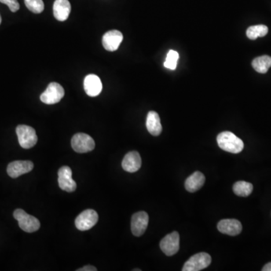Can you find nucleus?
Listing matches in <instances>:
<instances>
[{
	"label": "nucleus",
	"instance_id": "nucleus-1",
	"mask_svg": "<svg viewBox=\"0 0 271 271\" xmlns=\"http://www.w3.org/2000/svg\"><path fill=\"white\" fill-rule=\"evenodd\" d=\"M217 143L220 148L230 153H240L244 148L243 140L229 131L219 133L217 137Z\"/></svg>",
	"mask_w": 271,
	"mask_h": 271
},
{
	"label": "nucleus",
	"instance_id": "nucleus-2",
	"mask_svg": "<svg viewBox=\"0 0 271 271\" xmlns=\"http://www.w3.org/2000/svg\"><path fill=\"white\" fill-rule=\"evenodd\" d=\"M14 218L18 221L19 227L27 233H33L40 228V222L38 218L27 214L21 209H18L14 212Z\"/></svg>",
	"mask_w": 271,
	"mask_h": 271
},
{
	"label": "nucleus",
	"instance_id": "nucleus-3",
	"mask_svg": "<svg viewBox=\"0 0 271 271\" xmlns=\"http://www.w3.org/2000/svg\"><path fill=\"white\" fill-rule=\"evenodd\" d=\"M16 133L20 146L25 149L33 148L38 141L36 130L27 125H18L16 128Z\"/></svg>",
	"mask_w": 271,
	"mask_h": 271
},
{
	"label": "nucleus",
	"instance_id": "nucleus-4",
	"mask_svg": "<svg viewBox=\"0 0 271 271\" xmlns=\"http://www.w3.org/2000/svg\"><path fill=\"white\" fill-rule=\"evenodd\" d=\"M64 89L60 84L52 82L47 87L46 90L41 94L40 100L48 105L59 103L64 96Z\"/></svg>",
	"mask_w": 271,
	"mask_h": 271
},
{
	"label": "nucleus",
	"instance_id": "nucleus-5",
	"mask_svg": "<svg viewBox=\"0 0 271 271\" xmlns=\"http://www.w3.org/2000/svg\"><path fill=\"white\" fill-rule=\"evenodd\" d=\"M72 148L78 153H87L95 148L94 140L86 133H78L74 135L71 140Z\"/></svg>",
	"mask_w": 271,
	"mask_h": 271
},
{
	"label": "nucleus",
	"instance_id": "nucleus-6",
	"mask_svg": "<svg viewBox=\"0 0 271 271\" xmlns=\"http://www.w3.org/2000/svg\"><path fill=\"white\" fill-rule=\"evenodd\" d=\"M212 258L208 253H200L191 256L183 266L182 271H199L210 266Z\"/></svg>",
	"mask_w": 271,
	"mask_h": 271
},
{
	"label": "nucleus",
	"instance_id": "nucleus-7",
	"mask_svg": "<svg viewBox=\"0 0 271 271\" xmlns=\"http://www.w3.org/2000/svg\"><path fill=\"white\" fill-rule=\"evenodd\" d=\"M98 218V214L95 210H85L75 218V227L79 231H89L97 224Z\"/></svg>",
	"mask_w": 271,
	"mask_h": 271
},
{
	"label": "nucleus",
	"instance_id": "nucleus-8",
	"mask_svg": "<svg viewBox=\"0 0 271 271\" xmlns=\"http://www.w3.org/2000/svg\"><path fill=\"white\" fill-rule=\"evenodd\" d=\"M180 235L177 231H173L162 239L160 243L161 250L167 256L177 254L180 250Z\"/></svg>",
	"mask_w": 271,
	"mask_h": 271
},
{
	"label": "nucleus",
	"instance_id": "nucleus-9",
	"mask_svg": "<svg viewBox=\"0 0 271 271\" xmlns=\"http://www.w3.org/2000/svg\"><path fill=\"white\" fill-rule=\"evenodd\" d=\"M59 187L67 192H73L76 189V183L72 180V173L70 167L62 166L58 171Z\"/></svg>",
	"mask_w": 271,
	"mask_h": 271
},
{
	"label": "nucleus",
	"instance_id": "nucleus-10",
	"mask_svg": "<svg viewBox=\"0 0 271 271\" xmlns=\"http://www.w3.org/2000/svg\"><path fill=\"white\" fill-rule=\"evenodd\" d=\"M148 215L145 212H138L131 218V231L134 236H140L145 233L148 225Z\"/></svg>",
	"mask_w": 271,
	"mask_h": 271
},
{
	"label": "nucleus",
	"instance_id": "nucleus-11",
	"mask_svg": "<svg viewBox=\"0 0 271 271\" xmlns=\"http://www.w3.org/2000/svg\"><path fill=\"white\" fill-rule=\"evenodd\" d=\"M34 167V163L30 161H16L8 165L7 173L12 178H18L21 175L30 173Z\"/></svg>",
	"mask_w": 271,
	"mask_h": 271
},
{
	"label": "nucleus",
	"instance_id": "nucleus-12",
	"mask_svg": "<svg viewBox=\"0 0 271 271\" xmlns=\"http://www.w3.org/2000/svg\"><path fill=\"white\" fill-rule=\"evenodd\" d=\"M123 40V35L118 30H110L107 32L103 37V45L106 50L115 52L120 46Z\"/></svg>",
	"mask_w": 271,
	"mask_h": 271
},
{
	"label": "nucleus",
	"instance_id": "nucleus-13",
	"mask_svg": "<svg viewBox=\"0 0 271 271\" xmlns=\"http://www.w3.org/2000/svg\"><path fill=\"white\" fill-rule=\"evenodd\" d=\"M84 89L87 94L90 97H97L103 90V85L100 78L93 74L87 75L84 80Z\"/></svg>",
	"mask_w": 271,
	"mask_h": 271
},
{
	"label": "nucleus",
	"instance_id": "nucleus-14",
	"mask_svg": "<svg viewBox=\"0 0 271 271\" xmlns=\"http://www.w3.org/2000/svg\"><path fill=\"white\" fill-rule=\"evenodd\" d=\"M217 227L221 233L230 235V236H236V235H240L243 229L241 223L236 219L221 220L218 223Z\"/></svg>",
	"mask_w": 271,
	"mask_h": 271
},
{
	"label": "nucleus",
	"instance_id": "nucleus-15",
	"mask_svg": "<svg viewBox=\"0 0 271 271\" xmlns=\"http://www.w3.org/2000/svg\"><path fill=\"white\" fill-rule=\"evenodd\" d=\"M122 167L128 173H135L141 167L142 160L140 154L137 151H130L126 154L122 161Z\"/></svg>",
	"mask_w": 271,
	"mask_h": 271
},
{
	"label": "nucleus",
	"instance_id": "nucleus-16",
	"mask_svg": "<svg viewBox=\"0 0 271 271\" xmlns=\"http://www.w3.org/2000/svg\"><path fill=\"white\" fill-rule=\"evenodd\" d=\"M53 12L55 18L59 21H65L71 12V5L69 0H55Z\"/></svg>",
	"mask_w": 271,
	"mask_h": 271
},
{
	"label": "nucleus",
	"instance_id": "nucleus-17",
	"mask_svg": "<svg viewBox=\"0 0 271 271\" xmlns=\"http://www.w3.org/2000/svg\"><path fill=\"white\" fill-rule=\"evenodd\" d=\"M146 127L152 136H159L162 132L160 117L156 111H150L147 115Z\"/></svg>",
	"mask_w": 271,
	"mask_h": 271
},
{
	"label": "nucleus",
	"instance_id": "nucleus-18",
	"mask_svg": "<svg viewBox=\"0 0 271 271\" xmlns=\"http://www.w3.org/2000/svg\"><path fill=\"white\" fill-rule=\"evenodd\" d=\"M205 177L203 173L197 171L191 174L185 180V186L189 192H195L200 189L205 183Z\"/></svg>",
	"mask_w": 271,
	"mask_h": 271
},
{
	"label": "nucleus",
	"instance_id": "nucleus-19",
	"mask_svg": "<svg viewBox=\"0 0 271 271\" xmlns=\"http://www.w3.org/2000/svg\"><path fill=\"white\" fill-rule=\"evenodd\" d=\"M253 68L259 73L265 74L271 67V57L268 55H263L256 57L252 63Z\"/></svg>",
	"mask_w": 271,
	"mask_h": 271
},
{
	"label": "nucleus",
	"instance_id": "nucleus-20",
	"mask_svg": "<svg viewBox=\"0 0 271 271\" xmlns=\"http://www.w3.org/2000/svg\"><path fill=\"white\" fill-rule=\"evenodd\" d=\"M253 190V185L247 181H237L233 186V191L235 195L240 197H248L251 195Z\"/></svg>",
	"mask_w": 271,
	"mask_h": 271
},
{
	"label": "nucleus",
	"instance_id": "nucleus-21",
	"mask_svg": "<svg viewBox=\"0 0 271 271\" xmlns=\"http://www.w3.org/2000/svg\"><path fill=\"white\" fill-rule=\"evenodd\" d=\"M268 27L265 25H254L249 27L246 30V36L251 40H254L258 37H264L268 34Z\"/></svg>",
	"mask_w": 271,
	"mask_h": 271
},
{
	"label": "nucleus",
	"instance_id": "nucleus-22",
	"mask_svg": "<svg viewBox=\"0 0 271 271\" xmlns=\"http://www.w3.org/2000/svg\"><path fill=\"white\" fill-rule=\"evenodd\" d=\"M179 57H180V55H179L178 52L174 50H170L166 55V60H165L163 65L166 68L170 69V70H176Z\"/></svg>",
	"mask_w": 271,
	"mask_h": 271
},
{
	"label": "nucleus",
	"instance_id": "nucleus-23",
	"mask_svg": "<svg viewBox=\"0 0 271 271\" xmlns=\"http://www.w3.org/2000/svg\"><path fill=\"white\" fill-rule=\"evenodd\" d=\"M24 2L27 9L35 14L42 13L45 9L42 0H24Z\"/></svg>",
	"mask_w": 271,
	"mask_h": 271
},
{
	"label": "nucleus",
	"instance_id": "nucleus-24",
	"mask_svg": "<svg viewBox=\"0 0 271 271\" xmlns=\"http://www.w3.org/2000/svg\"><path fill=\"white\" fill-rule=\"evenodd\" d=\"M0 2L8 5L12 12H18L20 9V4L18 2V0H0Z\"/></svg>",
	"mask_w": 271,
	"mask_h": 271
},
{
	"label": "nucleus",
	"instance_id": "nucleus-25",
	"mask_svg": "<svg viewBox=\"0 0 271 271\" xmlns=\"http://www.w3.org/2000/svg\"><path fill=\"white\" fill-rule=\"evenodd\" d=\"M97 268L95 267L91 266V265H86V266L83 267V268H80V269L77 270V271H97Z\"/></svg>",
	"mask_w": 271,
	"mask_h": 271
},
{
	"label": "nucleus",
	"instance_id": "nucleus-26",
	"mask_svg": "<svg viewBox=\"0 0 271 271\" xmlns=\"http://www.w3.org/2000/svg\"><path fill=\"white\" fill-rule=\"evenodd\" d=\"M263 271H271V262L268 263L262 268Z\"/></svg>",
	"mask_w": 271,
	"mask_h": 271
},
{
	"label": "nucleus",
	"instance_id": "nucleus-27",
	"mask_svg": "<svg viewBox=\"0 0 271 271\" xmlns=\"http://www.w3.org/2000/svg\"><path fill=\"white\" fill-rule=\"evenodd\" d=\"M2 23V18H1V15H0V24Z\"/></svg>",
	"mask_w": 271,
	"mask_h": 271
}]
</instances>
